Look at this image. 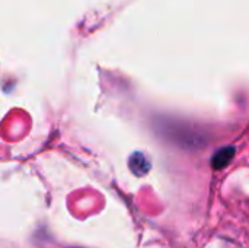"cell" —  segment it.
<instances>
[{
	"label": "cell",
	"instance_id": "1",
	"mask_svg": "<svg viewBox=\"0 0 249 248\" xmlns=\"http://www.w3.org/2000/svg\"><path fill=\"white\" fill-rule=\"evenodd\" d=\"M128 165H130L131 172L137 177H143L150 171V162L146 158V155H143L142 152L133 153L128 159Z\"/></svg>",
	"mask_w": 249,
	"mask_h": 248
},
{
	"label": "cell",
	"instance_id": "2",
	"mask_svg": "<svg viewBox=\"0 0 249 248\" xmlns=\"http://www.w3.org/2000/svg\"><path fill=\"white\" fill-rule=\"evenodd\" d=\"M233 156H235V149L232 146L222 148V149H219L214 153V156L212 159V167L214 170H223V168H226L231 164Z\"/></svg>",
	"mask_w": 249,
	"mask_h": 248
}]
</instances>
